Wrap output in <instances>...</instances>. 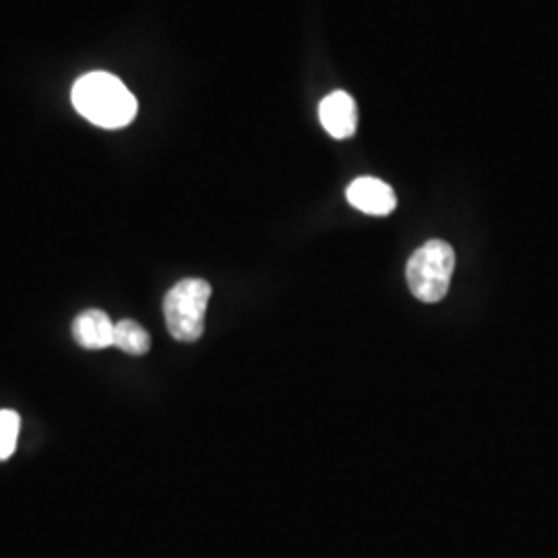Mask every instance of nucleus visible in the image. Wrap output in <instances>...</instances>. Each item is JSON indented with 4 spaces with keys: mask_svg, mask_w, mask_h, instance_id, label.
I'll use <instances>...</instances> for the list:
<instances>
[{
    "mask_svg": "<svg viewBox=\"0 0 558 558\" xmlns=\"http://www.w3.org/2000/svg\"><path fill=\"white\" fill-rule=\"evenodd\" d=\"M73 338L85 350L114 345V323L101 311H85L73 323Z\"/></svg>",
    "mask_w": 558,
    "mask_h": 558,
    "instance_id": "6",
    "label": "nucleus"
},
{
    "mask_svg": "<svg viewBox=\"0 0 558 558\" xmlns=\"http://www.w3.org/2000/svg\"><path fill=\"white\" fill-rule=\"evenodd\" d=\"M345 195L352 207L368 216H389L398 205L393 189L387 182L373 177L354 180L348 186Z\"/></svg>",
    "mask_w": 558,
    "mask_h": 558,
    "instance_id": "5",
    "label": "nucleus"
},
{
    "mask_svg": "<svg viewBox=\"0 0 558 558\" xmlns=\"http://www.w3.org/2000/svg\"><path fill=\"white\" fill-rule=\"evenodd\" d=\"M211 286L205 279H182L163 299L168 331L179 341H197L205 331Z\"/></svg>",
    "mask_w": 558,
    "mask_h": 558,
    "instance_id": "3",
    "label": "nucleus"
},
{
    "mask_svg": "<svg viewBox=\"0 0 558 558\" xmlns=\"http://www.w3.org/2000/svg\"><path fill=\"white\" fill-rule=\"evenodd\" d=\"M21 420L13 410H0V461L11 458L20 439Z\"/></svg>",
    "mask_w": 558,
    "mask_h": 558,
    "instance_id": "8",
    "label": "nucleus"
},
{
    "mask_svg": "<svg viewBox=\"0 0 558 558\" xmlns=\"http://www.w3.org/2000/svg\"><path fill=\"white\" fill-rule=\"evenodd\" d=\"M114 345L133 356H143L149 352V333L135 320H120L114 325Z\"/></svg>",
    "mask_w": 558,
    "mask_h": 558,
    "instance_id": "7",
    "label": "nucleus"
},
{
    "mask_svg": "<svg viewBox=\"0 0 558 558\" xmlns=\"http://www.w3.org/2000/svg\"><path fill=\"white\" fill-rule=\"evenodd\" d=\"M456 269V253L445 240H428L408 260L405 278L416 299L435 304L447 296Z\"/></svg>",
    "mask_w": 558,
    "mask_h": 558,
    "instance_id": "2",
    "label": "nucleus"
},
{
    "mask_svg": "<svg viewBox=\"0 0 558 558\" xmlns=\"http://www.w3.org/2000/svg\"><path fill=\"white\" fill-rule=\"evenodd\" d=\"M73 106L83 119L101 129H122L137 117V100L114 75L96 71L73 85Z\"/></svg>",
    "mask_w": 558,
    "mask_h": 558,
    "instance_id": "1",
    "label": "nucleus"
},
{
    "mask_svg": "<svg viewBox=\"0 0 558 558\" xmlns=\"http://www.w3.org/2000/svg\"><path fill=\"white\" fill-rule=\"evenodd\" d=\"M319 119L323 129L333 140H348L356 133L359 126L356 101L345 92H333L320 101Z\"/></svg>",
    "mask_w": 558,
    "mask_h": 558,
    "instance_id": "4",
    "label": "nucleus"
}]
</instances>
